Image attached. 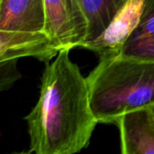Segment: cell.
Returning <instances> with one entry per match:
<instances>
[{
  "instance_id": "obj_1",
  "label": "cell",
  "mask_w": 154,
  "mask_h": 154,
  "mask_svg": "<svg viewBox=\"0 0 154 154\" xmlns=\"http://www.w3.org/2000/svg\"><path fill=\"white\" fill-rule=\"evenodd\" d=\"M59 52L46 63L39 100L24 117L30 137L28 152L73 154L90 141L98 123L90 106L87 79L69 58Z\"/></svg>"
},
{
  "instance_id": "obj_2",
  "label": "cell",
  "mask_w": 154,
  "mask_h": 154,
  "mask_svg": "<svg viewBox=\"0 0 154 154\" xmlns=\"http://www.w3.org/2000/svg\"><path fill=\"white\" fill-rule=\"evenodd\" d=\"M86 79L98 123L116 124L128 112L154 106V61L120 55L99 59Z\"/></svg>"
},
{
  "instance_id": "obj_3",
  "label": "cell",
  "mask_w": 154,
  "mask_h": 154,
  "mask_svg": "<svg viewBox=\"0 0 154 154\" xmlns=\"http://www.w3.org/2000/svg\"><path fill=\"white\" fill-rule=\"evenodd\" d=\"M45 32L59 50H72L86 42L88 21L81 0H44Z\"/></svg>"
},
{
  "instance_id": "obj_4",
  "label": "cell",
  "mask_w": 154,
  "mask_h": 154,
  "mask_svg": "<svg viewBox=\"0 0 154 154\" xmlns=\"http://www.w3.org/2000/svg\"><path fill=\"white\" fill-rule=\"evenodd\" d=\"M144 0H129L117 13L105 32L82 48L99 55V59L118 56L124 44L137 26L143 13Z\"/></svg>"
},
{
  "instance_id": "obj_5",
  "label": "cell",
  "mask_w": 154,
  "mask_h": 154,
  "mask_svg": "<svg viewBox=\"0 0 154 154\" xmlns=\"http://www.w3.org/2000/svg\"><path fill=\"white\" fill-rule=\"evenodd\" d=\"M0 31L46 34L44 0H0Z\"/></svg>"
},
{
  "instance_id": "obj_6",
  "label": "cell",
  "mask_w": 154,
  "mask_h": 154,
  "mask_svg": "<svg viewBox=\"0 0 154 154\" xmlns=\"http://www.w3.org/2000/svg\"><path fill=\"white\" fill-rule=\"evenodd\" d=\"M120 131L123 154H154L152 107L125 114L116 123Z\"/></svg>"
},
{
  "instance_id": "obj_7",
  "label": "cell",
  "mask_w": 154,
  "mask_h": 154,
  "mask_svg": "<svg viewBox=\"0 0 154 154\" xmlns=\"http://www.w3.org/2000/svg\"><path fill=\"white\" fill-rule=\"evenodd\" d=\"M59 52L47 34L0 31V61L22 57H33L47 63Z\"/></svg>"
},
{
  "instance_id": "obj_8",
  "label": "cell",
  "mask_w": 154,
  "mask_h": 154,
  "mask_svg": "<svg viewBox=\"0 0 154 154\" xmlns=\"http://www.w3.org/2000/svg\"><path fill=\"white\" fill-rule=\"evenodd\" d=\"M120 56L154 61V0H144L141 19L124 44Z\"/></svg>"
},
{
  "instance_id": "obj_9",
  "label": "cell",
  "mask_w": 154,
  "mask_h": 154,
  "mask_svg": "<svg viewBox=\"0 0 154 154\" xmlns=\"http://www.w3.org/2000/svg\"><path fill=\"white\" fill-rule=\"evenodd\" d=\"M128 1L129 0H81L88 21V32L86 42L98 38Z\"/></svg>"
},
{
  "instance_id": "obj_10",
  "label": "cell",
  "mask_w": 154,
  "mask_h": 154,
  "mask_svg": "<svg viewBox=\"0 0 154 154\" xmlns=\"http://www.w3.org/2000/svg\"><path fill=\"white\" fill-rule=\"evenodd\" d=\"M17 60L11 59L0 61V89L7 90L22 78L17 69Z\"/></svg>"
},
{
  "instance_id": "obj_11",
  "label": "cell",
  "mask_w": 154,
  "mask_h": 154,
  "mask_svg": "<svg viewBox=\"0 0 154 154\" xmlns=\"http://www.w3.org/2000/svg\"><path fill=\"white\" fill-rule=\"evenodd\" d=\"M152 112H153V115H154V106L152 107Z\"/></svg>"
}]
</instances>
